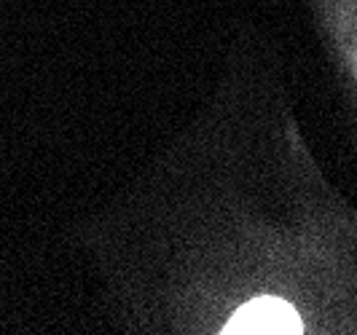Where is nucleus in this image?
I'll use <instances>...</instances> for the list:
<instances>
[{
    "instance_id": "f257e3e1",
    "label": "nucleus",
    "mask_w": 357,
    "mask_h": 335,
    "mask_svg": "<svg viewBox=\"0 0 357 335\" xmlns=\"http://www.w3.org/2000/svg\"><path fill=\"white\" fill-rule=\"evenodd\" d=\"M223 333L239 335V333H301V317L296 309L282 298H255L245 303L223 327Z\"/></svg>"
}]
</instances>
